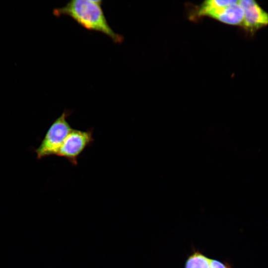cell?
Listing matches in <instances>:
<instances>
[{
    "label": "cell",
    "mask_w": 268,
    "mask_h": 268,
    "mask_svg": "<svg viewBox=\"0 0 268 268\" xmlns=\"http://www.w3.org/2000/svg\"><path fill=\"white\" fill-rule=\"evenodd\" d=\"M210 261L201 251L194 249L188 256L184 268H210Z\"/></svg>",
    "instance_id": "6"
},
{
    "label": "cell",
    "mask_w": 268,
    "mask_h": 268,
    "mask_svg": "<svg viewBox=\"0 0 268 268\" xmlns=\"http://www.w3.org/2000/svg\"><path fill=\"white\" fill-rule=\"evenodd\" d=\"M71 112L65 111L52 124L35 152L38 159L57 155L65 138L72 129L67 121Z\"/></svg>",
    "instance_id": "2"
},
{
    "label": "cell",
    "mask_w": 268,
    "mask_h": 268,
    "mask_svg": "<svg viewBox=\"0 0 268 268\" xmlns=\"http://www.w3.org/2000/svg\"><path fill=\"white\" fill-rule=\"evenodd\" d=\"M100 0H72L64 7L55 9L56 16L67 15L84 28L101 32L115 43H121L123 37L109 25L101 7Z\"/></svg>",
    "instance_id": "1"
},
{
    "label": "cell",
    "mask_w": 268,
    "mask_h": 268,
    "mask_svg": "<svg viewBox=\"0 0 268 268\" xmlns=\"http://www.w3.org/2000/svg\"><path fill=\"white\" fill-rule=\"evenodd\" d=\"M201 16H208L229 25L242 26L244 11L238 0L237 3L227 6L204 11Z\"/></svg>",
    "instance_id": "5"
},
{
    "label": "cell",
    "mask_w": 268,
    "mask_h": 268,
    "mask_svg": "<svg viewBox=\"0 0 268 268\" xmlns=\"http://www.w3.org/2000/svg\"><path fill=\"white\" fill-rule=\"evenodd\" d=\"M210 268H232L231 264L226 261H221L211 259Z\"/></svg>",
    "instance_id": "7"
},
{
    "label": "cell",
    "mask_w": 268,
    "mask_h": 268,
    "mask_svg": "<svg viewBox=\"0 0 268 268\" xmlns=\"http://www.w3.org/2000/svg\"><path fill=\"white\" fill-rule=\"evenodd\" d=\"M93 129L86 131L72 129L68 134L57 156L67 159L72 165H77L79 155L94 141Z\"/></svg>",
    "instance_id": "3"
},
{
    "label": "cell",
    "mask_w": 268,
    "mask_h": 268,
    "mask_svg": "<svg viewBox=\"0 0 268 268\" xmlns=\"http://www.w3.org/2000/svg\"><path fill=\"white\" fill-rule=\"evenodd\" d=\"M244 11L242 26L254 33L268 25V13L254 0H239Z\"/></svg>",
    "instance_id": "4"
}]
</instances>
